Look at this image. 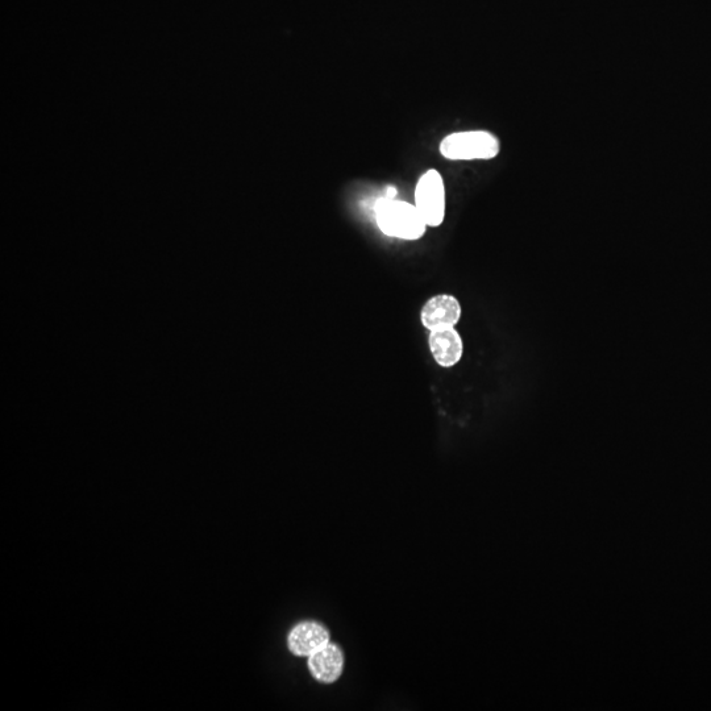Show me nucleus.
Returning <instances> with one entry per match:
<instances>
[{
  "label": "nucleus",
  "instance_id": "f257e3e1",
  "mask_svg": "<svg viewBox=\"0 0 711 711\" xmlns=\"http://www.w3.org/2000/svg\"><path fill=\"white\" fill-rule=\"evenodd\" d=\"M376 222L382 234L403 241L421 240L428 228L417 206L397 198L377 202Z\"/></svg>",
  "mask_w": 711,
  "mask_h": 711
},
{
  "label": "nucleus",
  "instance_id": "f03ea898",
  "mask_svg": "<svg viewBox=\"0 0 711 711\" xmlns=\"http://www.w3.org/2000/svg\"><path fill=\"white\" fill-rule=\"evenodd\" d=\"M439 152L449 161H489L500 155L501 141L485 130L453 132L444 137Z\"/></svg>",
  "mask_w": 711,
  "mask_h": 711
},
{
  "label": "nucleus",
  "instance_id": "7ed1b4c3",
  "mask_svg": "<svg viewBox=\"0 0 711 711\" xmlns=\"http://www.w3.org/2000/svg\"><path fill=\"white\" fill-rule=\"evenodd\" d=\"M415 206L430 228H438L446 219L447 195L443 176L436 169L427 170L415 186Z\"/></svg>",
  "mask_w": 711,
  "mask_h": 711
},
{
  "label": "nucleus",
  "instance_id": "20e7f679",
  "mask_svg": "<svg viewBox=\"0 0 711 711\" xmlns=\"http://www.w3.org/2000/svg\"><path fill=\"white\" fill-rule=\"evenodd\" d=\"M463 307L452 294H438L428 299L421 310V323L427 331L453 328L460 323Z\"/></svg>",
  "mask_w": 711,
  "mask_h": 711
},
{
  "label": "nucleus",
  "instance_id": "39448f33",
  "mask_svg": "<svg viewBox=\"0 0 711 711\" xmlns=\"http://www.w3.org/2000/svg\"><path fill=\"white\" fill-rule=\"evenodd\" d=\"M428 347L432 359L440 368L451 369L463 360L464 340L456 327L431 331L428 335Z\"/></svg>",
  "mask_w": 711,
  "mask_h": 711
},
{
  "label": "nucleus",
  "instance_id": "423d86ee",
  "mask_svg": "<svg viewBox=\"0 0 711 711\" xmlns=\"http://www.w3.org/2000/svg\"><path fill=\"white\" fill-rule=\"evenodd\" d=\"M330 643V631L318 622H301L290 630L288 647L294 656L309 658Z\"/></svg>",
  "mask_w": 711,
  "mask_h": 711
},
{
  "label": "nucleus",
  "instance_id": "0eeeda50",
  "mask_svg": "<svg viewBox=\"0 0 711 711\" xmlns=\"http://www.w3.org/2000/svg\"><path fill=\"white\" fill-rule=\"evenodd\" d=\"M309 671L320 684H334L342 676L344 654L336 644L328 643L309 656Z\"/></svg>",
  "mask_w": 711,
  "mask_h": 711
},
{
  "label": "nucleus",
  "instance_id": "6e6552de",
  "mask_svg": "<svg viewBox=\"0 0 711 711\" xmlns=\"http://www.w3.org/2000/svg\"><path fill=\"white\" fill-rule=\"evenodd\" d=\"M385 194H386V197H384V198L395 199V198H397L398 190L395 189V187H393V186H389V187H386Z\"/></svg>",
  "mask_w": 711,
  "mask_h": 711
}]
</instances>
